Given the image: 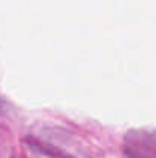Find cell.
<instances>
[{
	"label": "cell",
	"instance_id": "cell-1",
	"mask_svg": "<svg viewBox=\"0 0 156 158\" xmlns=\"http://www.w3.org/2000/svg\"><path fill=\"white\" fill-rule=\"evenodd\" d=\"M122 151L129 158H153L156 155V135L147 131H130L124 137Z\"/></svg>",
	"mask_w": 156,
	"mask_h": 158
}]
</instances>
